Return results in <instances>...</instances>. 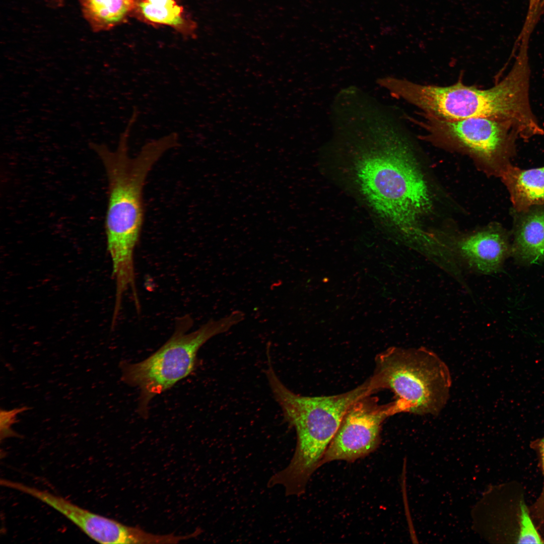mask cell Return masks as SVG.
<instances>
[{"label":"cell","mask_w":544,"mask_h":544,"mask_svg":"<svg viewBox=\"0 0 544 544\" xmlns=\"http://www.w3.org/2000/svg\"><path fill=\"white\" fill-rule=\"evenodd\" d=\"M133 14L146 23L167 26L184 35L193 36L196 29L176 0H137Z\"/></svg>","instance_id":"cell-13"},{"label":"cell","mask_w":544,"mask_h":544,"mask_svg":"<svg viewBox=\"0 0 544 544\" xmlns=\"http://www.w3.org/2000/svg\"><path fill=\"white\" fill-rule=\"evenodd\" d=\"M511 254L520 262L532 263L544 259V205L515 212Z\"/></svg>","instance_id":"cell-11"},{"label":"cell","mask_w":544,"mask_h":544,"mask_svg":"<svg viewBox=\"0 0 544 544\" xmlns=\"http://www.w3.org/2000/svg\"><path fill=\"white\" fill-rule=\"evenodd\" d=\"M406 412L401 402L395 400L379 404L371 395L354 402L344 415L340 425L319 466L334 460L351 462L365 457L379 446L383 423L389 417Z\"/></svg>","instance_id":"cell-8"},{"label":"cell","mask_w":544,"mask_h":544,"mask_svg":"<svg viewBox=\"0 0 544 544\" xmlns=\"http://www.w3.org/2000/svg\"><path fill=\"white\" fill-rule=\"evenodd\" d=\"M422 115L419 124L426 138L466 152L499 175L515 153L519 137L508 121L486 117L445 120Z\"/></svg>","instance_id":"cell-7"},{"label":"cell","mask_w":544,"mask_h":544,"mask_svg":"<svg viewBox=\"0 0 544 544\" xmlns=\"http://www.w3.org/2000/svg\"><path fill=\"white\" fill-rule=\"evenodd\" d=\"M528 14L539 16L544 9V0H529Z\"/></svg>","instance_id":"cell-18"},{"label":"cell","mask_w":544,"mask_h":544,"mask_svg":"<svg viewBox=\"0 0 544 544\" xmlns=\"http://www.w3.org/2000/svg\"><path fill=\"white\" fill-rule=\"evenodd\" d=\"M29 409L28 407L23 406L11 410H1L0 431L1 440L10 437H20L18 434L11 429V426L17 422V415Z\"/></svg>","instance_id":"cell-17"},{"label":"cell","mask_w":544,"mask_h":544,"mask_svg":"<svg viewBox=\"0 0 544 544\" xmlns=\"http://www.w3.org/2000/svg\"><path fill=\"white\" fill-rule=\"evenodd\" d=\"M83 16L96 32L108 31L133 14L137 0H79Z\"/></svg>","instance_id":"cell-14"},{"label":"cell","mask_w":544,"mask_h":544,"mask_svg":"<svg viewBox=\"0 0 544 544\" xmlns=\"http://www.w3.org/2000/svg\"><path fill=\"white\" fill-rule=\"evenodd\" d=\"M384 107L356 112L335 130L346 154L348 176L374 216L421 253L435 246L427 228L435 198L404 137Z\"/></svg>","instance_id":"cell-1"},{"label":"cell","mask_w":544,"mask_h":544,"mask_svg":"<svg viewBox=\"0 0 544 544\" xmlns=\"http://www.w3.org/2000/svg\"><path fill=\"white\" fill-rule=\"evenodd\" d=\"M500 176L510 193L515 212L544 205V167L525 170L509 164Z\"/></svg>","instance_id":"cell-12"},{"label":"cell","mask_w":544,"mask_h":544,"mask_svg":"<svg viewBox=\"0 0 544 544\" xmlns=\"http://www.w3.org/2000/svg\"><path fill=\"white\" fill-rule=\"evenodd\" d=\"M2 485L31 496L53 508L86 534L101 543H145L148 533L95 514L47 491L20 483L1 480Z\"/></svg>","instance_id":"cell-9"},{"label":"cell","mask_w":544,"mask_h":544,"mask_svg":"<svg viewBox=\"0 0 544 544\" xmlns=\"http://www.w3.org/2000/svg\"><path fill=\"white\" fill-rule=\"evenodd\" d=\"M536 444L540 456L543 482L540 495L532 506L531 515L538 529L544 536V436L538 441Z\"/></svg>","instance_id":"cell-16"},{"label":"cell","mask_w":544,"mask_h":544,"mask_svg":"<svg viewBox=\"0 0 544 544\" xmlns=\"http://www.w3.org/2000/svg\"><path fill=\"white\" fill-rule=\"evenodd\" d=\"M131 126L128 124L121 134L114 151L105 145H91L108 179L105 228L115 291L119 294L136 290L134 255L144 222L143 191L146 180L164 153L177 145L175 138L170 134L147 143L137 155L131 157L127 146Z\"/></svg>","instance_id":"cell-2"},{"label":"cell","mask_w":544,"mask_h":544,"mask_svg":"<svg viewBox=\"0 0 544 544\" xmlns=\"http://www.w3.org/2000/svg\"><path fill=\"white\" fill-rule=\"evenodd\" d=\"M268 357L266 376L274 398L285 421L294 427L297 444L293 457L284 469L271 477L288 495L300 496L305 492L312 473L334 436L346 412L359 399L376 392L370 378L355 388L341 394L305 396L293 392L276 374Z\"/></svg>","instance_id":"cell-4"},{"label":"cell","mask_w":544,"mask_h":544,"mask_svg":"<svg viewBox=\"0 0 544 544\" xmlns=\"http://www.w3.org/2000/svg\"><path fill=\"white\" fill-rule=\"evenodd\" d=\"M244 314L233 311L218 320L211 319L190 332L193 321L189 315L177 319L173 333L157 351L138 363L121 362V379L140 391L138 412L148 416L151 401L189 375L195 369L198 350L213 336L228 331L242 321Z\"/></svg>","instance_id":"cell-5"},{"label":"cell","mask_w":544,"mask_h":544,"mask_svg":"<svg viewBox=\"0 0 544 544\" xmlns=\"http://www.w3.org/2000/svg\"><path fill=\"white\" fill-rule=\"evenodd\" d=\"M441 241L460 268L480 274L499 271L511 253L508 234L499 227L459 236L443 234Z\"/></svg>","instance_id":"cell-10"},{"label":"cell","mask_w":544,"mask_h":544,"mask_svg":"<svg viewBox=\"0 0 544 544\" xmlns=\"http://www.w3.org/2000/svg\"><path fill=\"white\" fill-rule=\"evenodd\" d=\"M529 62L517 58L502 80L488 89L461 81L447 86L421 84L386 77L378 83L394 97L419 109L423 115L445 120L486 117L511 123L520 137L535 133L540 124L529 102Z\"/></svg>","instance_id":"cell-3"},{"label":"cell","mask_w":544,"mask_h":544,"mask_svg":"<svg viewBox=\"0 0 544 544\" xmlns=\"http://www.w3.org/2000/svg\"><path fill=\"white\" fill-rule=\"evenodd\" d=\"M370 377L377 391L387 389L406 413L437 415L446 404L452 384L450 370L434 352L424 347H391L375 359Z\"/></svg>","instance_id":"cell-6"},{"label":"cell","mask_w":544,"mask_h":544,"mask_svg":"<svg viewBox=\"0 0 544 544\" xmlns=\"http://www.w3.org/2000/svg\"><path fill=\"white\" fill-rule=\"evenodd\" d=\"M518 531L517 543H541L544 539L538 532L535 524L525 504L521 501L519 504Z\"/></svg>","instance_id":"cell-15"}]
</instances>
